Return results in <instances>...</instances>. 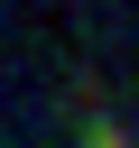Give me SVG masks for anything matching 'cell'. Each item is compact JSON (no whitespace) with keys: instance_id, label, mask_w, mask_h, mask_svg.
<instances>
[{"instance_id":"6da1fadb","label":"cell","mask_w":139,"mask_h":148,"mask_svg":"<svg viewBox=\"0 0 139 148\" xmlns=\"http://www.w3.org/2000/svg\"><path fill=\"white\" fill-rule=\"evenodd\" d=\"M93 148H120V130H93Z\"/></svg>"}]
</instances>
